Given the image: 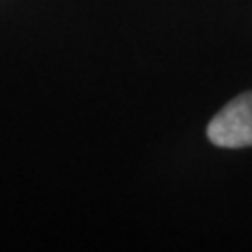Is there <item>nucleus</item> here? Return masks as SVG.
I'll return each instance as SVG.
<instances>
[{"label": "nucleus", "mask_w": 252, "mask_h": 252, "mask_svg": "<svg viewBox=\"0 0 252 252\" xmlns=\"http://www.w3.org/2000/svg\"><path fill=\"white\" fill-rule=\"evenodd\" d=\"M207 138L219 148L252 146V90L237 95L217 112L207 126Z\"/></svg>", "instance_id": "nucleus-1"}]
</instances>
